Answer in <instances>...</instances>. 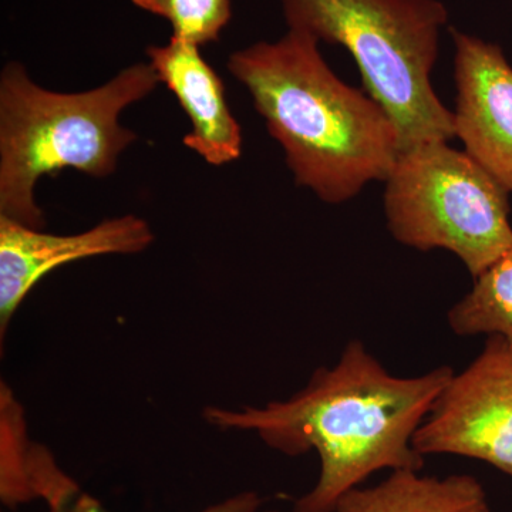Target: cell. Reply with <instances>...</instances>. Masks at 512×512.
Listing matches in <instances>:
<instances>
[{
  "label": "cell",
  "mask_w": 512,
  "mask_h": 512,
  "mask_svg": "<svg viewBox=\"0 0 512 512\" xmlns=\"http://www.w3.org/2000/svg\"><path fill=\"white\" fill-rule=\"evenodd\" d=\"M510 192L448 143L404 151L387 178L390 234L417 251L444 249L474 279L512 249Z\"/></svg>",
  "instance_id": "5b68a950"
},
{
  "label": "cell",
  "mask_w": 512,
  "mask_h": 512,
  "mask_svg": "<svg viewBox=\"0 0 512 512\" xmlns=\"http://www.w3.org/2000/svg\"><path fill=\"white\" fill-rule=\"evenodd\" d=\"M261 504L262 501L261 498L258 497V494L248 491V493L234 495V497L221 501V503L210 505V507L200 512H259ZM64 512L111 511L107 510L96 498L90 497L89 494H84L83 491H80V493L74 497L72 504H70Z\"/></svg>",
  "instance_id": "5bb4252c"
},
{
  "label": "cell",
  "mask_w": 512,
  "mask_h": 512,
  "mask_svg": "<svg viewBox=\"0 0 512 512\" xmlns=\"http://www.w3.org/2000/svg\"><path fill=\"white\" fill-rule=\"evenodd\" d=\"M289 29L345 47L366 93L396 124L402 153L457 137L431 84L448 12L440 0H281Z\"/></svg>",
  "instance_id": "277c9868"
},
{
  "label": "cell",
  "mask_w": 512,
  "mask_h": 512,
  "mask_svg": "<svg viewBox=\"0 0 512 512\" xmlns=\"http://www.w3.org/2000/svg\"><path fill=\"white\" fill-rule=\"evenodd\" d=\"M421 456L453 454L512 480V345L488 336L483 352L439 394L413 437Z\"/></svg>",
  "instance_id": "8992f818"
},
{
  "label": "cell",
  "mask_w": 512,
  "mask_h": 512,
  "mask_svg": "<svg viewBox=\"0 0 512 512\" xmlns=\"http://www.w3.org/2000/svg\"><path fill=\"white\" fill-rule=\"evenodd\" d=\"M319 43L289 29L276 42L232 53L227 67L284 147L295 183L339 205L373 181L386 183L402 156V140L376 100L332 72Z\"/></svg>",
  "instance_id": "7a4b0ae2"
},
{
  "label": "cell",
  "mask_w": 512,
  "mask_h": 512,
  "mask_svg": "<svg viewBox=\"0 0 512 512\" xmlns=\"http://www.w3.org/2000/svg\"><path fill=\"white\" fill-rule=\"evenodd\" d=\"M456 46L454 111L466 153L512 192V67L503 49L450 29Z\"/></svg>",
  "instance_id": "ba28073f"
},
{
  "label": "cell",
  "mask_w": 512,
  "mask_h": 512,
  "mask_svg": "<svg viewBox=\"0 0 512 512\" xmlns=\"http://www.w3.org/2000/svg\"><path fill=\"white\" fill-rule=\"evenodd\" d=\"M154 241L150 225L136 215L101 221L74 235L47 234L0 215V333L30 291L59 266L111 254H138Z\"/></svg>",
  "instance_id": "52a82bcc"
},
{
  "label": "cell",
  "mask_w": 512,
  "mask_h": 512,
  "mask_svg": "<svg viewBox=\"0 0 512 512\" xmlns=\"http://www.w3.org/2000/svg\"><path fill=\"white\" fill-rule=\"evenodd\" d=\"M2 457H0V497L10 508L45 501L49 512H64L77 494L79 485L66 476L53 457L26 436L22 409L2 386Z\"/></svg>",
  "instance_id": "30bf717a"
},
{
  "label": "cell",
  "mask_w": 512,
  "mask_h": 512,
  "mask_svg": "<svg viewBox=\"0 0 512 512\" xmlns=\"http://www.w3.org/2000/svg\"><path fill=\"white\" fill-rule=\"evenodd\" d=\"M265 512H278V511H265Z\"/></svg>",
  "instance_id": "9a60e30c"
},
{
  "label": "cell",
  "mask_w": 512,
  "mask_h": 512,
  "mask_svg": "<svg viewBox=\"0 0 512 512\" xmlns=\"http://www.w3.org/2000/svg\"><path fill=\"white\" fill-rule=\"evenodd\" d=\"M453 376L450 366L393 376L352 340L335 366L319 369L291 399L239 410L208 407L204 417L221 430L255 433L285 456L315 450L318 483L296 501L295 512H333L377 471H421L424 457L414 450V434Z\"/></svg>",
  "instance_id": "6da1fadb"
},
{
  "label": "cell",
  "mask_w": 512,
  "mask_h": 512,
  "mask_svg": "<svg viewBox=\"0 0 512 512\" xmlns=\"http://www.w3.org/2000/svg\"><path fill=\"white\" fill-rule=\"evenodd\" d=\"M147 56L191 121L184 146L217 167L238 160L241 127L229 110L224 83L205 62L200 46L171 36L165 46L147 47Z\"/></svg>",
  "instance_id": "9c48e42d"
},
{
  "label": "cell",
  "mask_w": 512,
  "mask_h": 512,
  "mask_svg": "<svg viewBox=\"0 0 512 512\" xmlns=\"http://www.w3.org/2000/svg\"><path fill=\"white\" fill-rule=\"evenodd\" d=\"M136 8L170 23L173 37L208 45L220 39L232 18L231 0H130Z\"/></svg>",
  "instance_id": "4fadbf2b"
},
{
  "label": "cell",
  "mask_w": 512,
  "mask_h": 512,
  "mask_svg": "<svg viewBox=\"0 0 512 512\" xmlns=\"http://www.w3.org/2000/svg\"><path fill=\"white\" fill-rule=\"evenodd\" d=\"M333 512H493L476 477L421 476L417 470L392 471L383 483L349 491Z\"/></svg>",
  "instance_id": "8fae6325"
},
{
  "label": "cell",
  "mask_w": 512,
  "mask_h": 512,
  "mask_svg": "<svg viewBox=\"0 0 512 512\" xmlns=\"http://www.w3.org/2000/svg\"><path fill=\"white\" fill-rule=\"evenodd\" d=\"M474 281L448 312V325L458 336H500L512 345V249Z\"/></svg>",
  "instance_id": "7c38bea8"
},
{
  "label": "cell",
  "mask_w": 512,
  "mask_h": 512,
  "mask_svg": "<svg viewBox=\"0 0 512 512\" xmlns=\"http://www.w3.org/2000/svg\"><path fill=\"white\" fill-rule=\"evenodd\" d=\"M160 83L150 63H137L89 92L56 93L37 86L22 63L6 64L0 74V215L42 229L35 187L43 175L66 168L97 178L113 174L120 154L137 140L121 126V111Z\"/></svg>",
  "instance_id": "3957f363"
}]
</instances>
